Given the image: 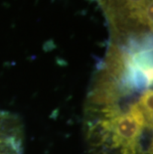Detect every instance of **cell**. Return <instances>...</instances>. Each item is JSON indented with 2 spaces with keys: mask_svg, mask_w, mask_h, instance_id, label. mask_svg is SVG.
I'll return each instance as SVG.
<instances>
[{
  "mask_svg": "<svg viewBox=\"0 0 153 154\" xmlns=\"http://www.w3.org/2000/svg\"><path fill=\"white\" fill-rule=\"evenodd\" d=\"M152 52L110 44L84 106L90 154H152Z\"/></svg>",
  "mask_w": 153,
  "mask_h": 154,
  "instance_id": "cell-1",
  "label": "cell"
},
{
  "mask_svg": "<svg viewBox=\"0 0 153 154\" xmlns=\"http://www.w3.org/2000/svg\"><path fill=\"white\" fill-rule=\"evenodd\" d=\"M109 19L112 43L151 36L152 0H102Z\"/></svg>",
  "mask_w": 153,
  "mask_h": 154,
  "instance_id": "cell-2",
  "label": "cell"
}]
</instances>
